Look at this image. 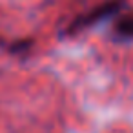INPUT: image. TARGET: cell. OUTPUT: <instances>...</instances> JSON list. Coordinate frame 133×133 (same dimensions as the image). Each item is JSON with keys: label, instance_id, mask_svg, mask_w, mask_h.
Returning a JSON list of instances; mask_svg holds the SVG:
<instances>
[{"label": "cell", "instance_id": "6da1fadb", "mask_svg": "<svg viewBox=\"0 0 133 133\" xmlns=\"http://www.w3.org/2000/svg\"><path fill=\"white\" fill-rule=\"evenodd\" d=\"M120 0H115V2H108V4H104V6H100L98 9H95L93 13H89L86 18H82L80 22H78V26L80 28H86V26H89V24H95L97 20H100V18H106V17H109V15H113V13H117V9L120 8Z\"/></svg>", "mask_w": 133, "mask_h": 133}, {"label": "cell", "instance_id": "7a4b0ae2", "mask_svg": "<svg viewBox=\"0 0 133 133\" xmlns=\"http://www.w3.org/2000/svg\"><path fill=\"white\" fill-rule=\"evenodd\" d=\"M117 31L126 38H133V15L122 17L117 24Z\"/></svg>", "mask_w": 133, "mask_h": 133}]
</instances>
